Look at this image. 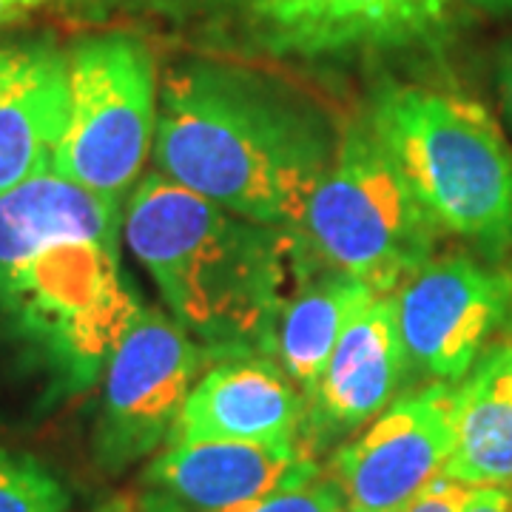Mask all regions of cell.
I'll return each instance as SVG.
<instances>
[{
    "mask_svg": "<svg viewBox=\"0 0 512 512\" xmlns=\"http://www.w3.org/2000/svg\"><path fill=\"white\" fill-rule=\"evenodd\" d=\"M120 231L123 202L57 171L0 194V319L63 393L97 382L140 313Z\"/></svg>",
    "mask_w": 512,
    "mask_h": 512,
    "instance_id": "1",
    "label": "cell"
},
{
    "mask_svg": "<svg viewBox=\"0 0 512 512\" xmlns=\"http://www.w3.org/2000/svg\"><path fill=\"white\" fill-rule=\"evenodd\" d=\"M131 254L208 353H262L299 279L319 262L299 228L245 220L154 171L123 217Z\"/></svg>",
    "mask_w": 512,
    "mask_h": 512,
    "instance_id": "2",
    "label": "cell"
},
{
    "mask_svg": "<svg viewBox=\"0 0 512 512\" xmlns=\"http://www.w3.org/2000/svg\"><path fill=\"white\" fill-rule=\"evenodd\" d=\"M160 174L245 220L296 228L333 151L319 114L251 74L188 66L160 92Z\"/></svg>",
    "mask_w": 512,
    "mask_h": 512,
    "instance_id": "3",
    "label": "cell"
},
{
    "mask_svg": "<svg viewBox=\"0 0 512 512\" xmlns=\"http://www.w3.org/2000/svg\"><path fill=\"white\" fill-rule=\"evenodd\" d=\"M373 131L439 231L487 254L512 245V148L493 114L458 92L384 86Z\"/></svg>",
    "mask_w": 512,
    "mask_h": 512,
    "instance_id": "4",
    "label": "cell"
},
{
    "mask_svg": "<svg viewBox=\"0 0 512 512\" xmlns=\"http://www.w3.org/2000/svg\"><path fill=\"white\" fill-rule=\"evenodd\" d=\"M296 228L319 262L373 293L399 291L441 234L367 117L345 131Z\"/></svg>",
    "mask_w": 512,
    "mask_h": 512,
    "instance_id": "5",
    "label": "cell"
},
{
    "mask_svg": "<svg viewBox=\"0 0 512 512\" xmlns=\"http://www.w3.org/2000/svg\"><path fill=\"white\" fill-rule=\"evenodd\" d=\"M66 57L69 103L52 171L123 202L157 134L154 57L131 35L83 37Z\"/></svg>",
    "mask_w": 512,
    "mask_h": 512,
    "instance_id": "6",
    "label": "cell"
},
{
    "mask_svg": "<svg viewBox=\"0 0 512 512\" xmlns=\"http://www.w3.org/2000/svg\"><path fill=\"white\" fill-rule=\"evenodd\" d=\"M205 353L174 316L140 308L106 362L94 433L103 470L120 473L171 436Z\"/></svg>",
    "mask_w": 512,
    "mask_h": 512,
    "instance_id": "7",
    "label": "cell"
},
{
    "mask_svg": "<svg viewBox=\"0 0 512 512\" xmlns=\"http://www.w3.org/2000/svg\"><path fill=\"white\" fill-rule=\"evenodd\" d=\"M453 441L456 384H427L387 404L330 461L342 512H402L444 473Z\"/></svg>",
    "mask_w": 512,
    "mask_h": 512,
    "instance_id": "8",
    "label": "cell"
},
{
    "mask_svg": "<svg viewBox=\"0 0 512 512\" xmlns=\"http://www.w3.org/2000/svg\"><path fill=\"white\" fill-rule=\"evenodd\" d=\"M512 274L464 254L427 259L396 291L407 362L458 384L478 362L510 311Z\"/></svg>",
    "mask_w": 512,
    "mask_h": 512,
    "instance_id": "9",
    "label": "cell"
},
{
    "mask_svg": "<svg viewBox=\"0 0 512 512\" xmlns=\"http://www.w3.org/2000/svg\"><path fill=\"white\" fill-rule=\"evenodd\" d=\"M407 367L396 293H376L342 330L308 396V444L336 439L376 419L396 402Z\"/></svg>",
    "mask_w": 512,
    "mask_h": 512,
    "instance_id": "10",
    "label": "cell"
},
{
    "mask_svg": "<svg viewBox=\"0 0 512 512\" xmlns=\"http://www.w3.org/2000/svg\"><path fill=\"white\" fill-rule=\"evenodd\" d=\"M305 419L302 390L271 356H225L191 387L168 444L211 439L299 444Z\"/></svg>",
    "mask_w": 512,
    "mask_h": 512,
    "instance_id": "11",
    "label": "cell"
},
{
    "mask_svg": "<svg viewBox=\"0 0 512 512\" xmlns=\"http://www.w3.org/2000/svg\"><path fill=\"white\" fill-rule=\"evenodd\" d=\"M319 476L302 444L259 441H185L168 444L146 470V481L168 507L217 512L291 490Z\"/></svg>",
    "mask_w": 512,
    "mask_h": 512,
    "instance_id": "12",
    "label": "cell"
},
{
    "mask_svg": "<svg viewBox=\"0 0 512 512\" xmlns=\"http://www.w3.org/2000/svg\"><path fill=\"white\" fill-rule=\"evenodd\" d=\"M69 103V57L52 40H0V194L52 171Z\"/></svg>",
    "mask_w": 512,
    "mask_h": 512,
    "instance_id": "13",
    "label": "cell"
},
{
    "mask_svg": "<svg viewBox=\"0 0 512 512\" xmlns=\"http://www.w3.org/2000/svg\"><path fill=\"white\" fill-rule=\"evenodd\" d=\"M373 296L365 282L316 262L276 316L262 356H271L308 402L342 330Z\"/></svg>",
    "mask_w": 512,
    "mask_h": 512,
    "instance_id": "14",
    "label": "cell"
},
{
    "mask_svg": "<svg viewBox=\"0 0 512 512\" xmlns=\"http://www.w3.org/2000/svg\"><path fill=\"white\" fill-rule=\"evenodd\" d=\"M444 476L512 487V342L484 350L456 384V441Z\"/></svg>",
    "mask_w": 512,
    "mask_h": 512,
    "instance_id": "15",
    "label": "cell"
},
{
    "mask_svg": "<svg viewBox=\"0 0 512 512\" xmlns=\"http://www.w3.org/2000/svg\"><path fill=\"white\" fill-rule=\"evenodd\" d=\"M69 495L43 464L0 453V512H66Z\"/></svg>",
    "mask_w": 512,
    "mask_h": 512,
    "instance_id": "16",
    "label": "cell"
},
{
    "mask_svg": "<svg viewBox=\"0 0 512 512\" xmlns=\"http://www.w3.org/2000/svg\"><path fill=\"white\" fill-rule=\"evenodd\" d=\"M217 512H342V495L330 478L316 476L308 484Z\"/></svg>",
    "mask_w": 512,
    "mask_h": 512,
    "instance_id": "17",
    "label": "cell"
},
{
    "mask_svg": "<svg viewBox=\"0 0 512 512\" xmlns=\"http://www.w3.org/2000/svg\"><path fill=\"white\" fill-rule=\"evenodd\" d=\"M382 3L387 6L390 18L396 20L404 46L430 43L447 26L450 0H382Z\"/></svg>",
    "mask_w": 512,
    "mask_h": 512,
    "instance_id": "18",
    "label": "cell"
},
{
    "mask_svg": "<svg viewBox=\"0 0 512 512\" xmlns=\"http://www.w3.org/2000/svg\"><path fill=\"white\" fill-rule=\"evenodd\" d=\"M476 487H470V484H461L456 478L444 476L441 473L427 490L421 495H416L402 512H461L464 510V504H467V498L473 495Z\"/></svg>",
    "mask_w": 512,
    "mask_h": 512,
    "instance_id": "19",
    "label": "cell"
},
{
    "mask_svg": "<svg viewBox=\"0 0 512 512\" xmlns=\"http://www.w3.org/2000/svg\"><path fill=\"white\" fill-rule=\"evenodd\" d=\"M461 512H512V487H476Z\"/></svg>",
    "mask_w": 512,
    "mask_h": 512,
    "instance_id": "20",
    "label": "cell"
},
{
    "mask_svg": "<svg viewBox=\"0 0 512 512\" xmlns=\"http://www.w3.org/2000/svg\"><path fill=\"white\" fill-rule=\"evenodd\" d=\"M498 89H501L504 114L512 126V40L501 49V57H498Z\"/></svg>",
    "mask_w": 512,
    "mask_h": 512,
    "instance_id": "21",
    "label": "cell"
},
{
    "mask_svg": "<svg viewBox=\"0 0 512 512\" xmlns=\"http://www.w3.org/2000/svg\"><path fill=\"white\" fill-rule=\"evenodd\" d=\"M46 3H52V0H0V26L23 18V15L35 12V9L46 6Z\"/></svg>",
    "mask_w": 512,
    "mask_h": 512,
    "instance_id": "22",
    "label": "cell"
},
{
    "mask_svg": "<svg viewBox=\"0 0 512 512\" xmlns=\"http://www.w3.org/2000/svg\"><path fill=\"white\" fill-rule=\"evenodd\" d=\"M464 3L478 12H487V15H510L512 12V0H464Z\"/></svg>",
    "mask_w": 512,
    "mask_h": 512,
    "instance_id": "23",
    "label": "cell"
},
{
    "mask_svg": "<svg viewBox=\"0 0 512 512\" xmlns=\"http://www.w3.org/2000/svg\"><path fill=\"white\" fill-rule=\"evenodd\" d=\"M501 330H504L507 342H512V296H510V311H507V319H504V325H501Z\"/></svg>",
    "mask_w": 512,
    "mask_h": 512,
    "instance_id": "24",
    "label": "cell"
}]
</instances>
